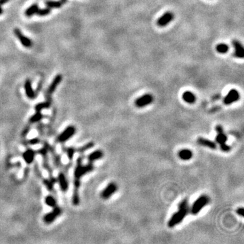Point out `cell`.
<instances>
[{"mask_svg": "<svg viewBox=\"0 0 244 244\" xmlns=\"http://www.w3.org/2000/svg\"><path fill=\"white\" fill-rule=\"evenodd\" d=\"M178 211L173 214L170 219L169 220L167 226L169 228L176 227L183 220L186 216L190 212V208L189 202L187 199H184L178 204Z\"/></svg>", "mask_w": 244, "mask_h": 244, "instance_id": "6da1fadb", "label": "cell"}, {"mask_svg": "<svg viewBox=\"0 0 244 244\" xmlns=\"http://www.w3.org/2000/svg\"><path fill=\"white\" fill-rule=\"evenodd\" d=\"M82 159V157H79L77 160V165H76L75 172H74V176H75V178L76 179H80L85 174L94 170V167L92 163L89 162L88 164L83 165Z\"/></svg>", "mask_w": 244, "mask_h": 244, "instance_id": "7a4b0ae2", "label": "cell"}, {"mask_svg": "<svg viewBox=\"0 0 244 244\" xmlns=\"http://www.w3.org/2000/svg\"><path fill=\"white\" fill-rule=\"evenodd\" d=\"M216 131L218 134L216 137V141L218 144L220 145L221 150L224 152H229L231 150V147L226 144L228 138L225 134L223 128L220 125H218L216 126Z\"/></svg>", "mask_w": 244, "mask_h": 244, "instance_id": "3957f363", "label": "cell"}, {"mask_svg": "<svg viewBox=\"0 0 244 244\" xmlns=\"http://www.w3.org/2000/svg\"><path fill=\"white\" fill-rule=\"evenodd\" d=\"M210 202V199L206 195H202L198 197L195 202L193 203V206H191L190 212L193 215H196L199 214V212L204 208L206 205L208 204Z\"/></svg>", "mask_w": 244, "mask_h": 244, "instance_id": "277c9868", "label": "cell"}, {"mask_svg": "<svg viewBox=\"0 0 244 244\" xmlns=\"http://www.w3.org/2000/svg\"><path fill=\"white\" fill-rule=\"evenodd\" d=\"M75 128L74 126H69L63 131L62 133L58 137V142L59 143H65L69 139L71 138L75 134Z\"/></svg>", "mask_w": 244, "mask_h": 244, "instance_id": "5b68a950", "label": "cell"}, {"mask_svg": "<svg viewBox=\"0 0 244 244\" xmlns=\"http://www.w3.org/2000/svg\"><path fill=\"white\" fill-rule=\"evenodd\" d=\"M62 214V210L59 207L56 206L54 208L52 211L46 214L44 217V221L46 224H51L60 214Z\"/></svg>", "mask_w": 244, "mask_h": 244, "instance_id": "8992f818", "label": "cell"}, {"mask_svg": "<svg viewBox=\"0 0 244 244\" xmlns=\"http://www.w3.org/2000/svg\"><path fill=\"white\" fill-rule=\"evenodd\" d=\"M153 101V96L150 94H147L140 96L135 100V105L137 107L141 108L150 105Z\"/></svg>", "mask_w": 244, "mask_h": 244, "instance_id": "52a82bcc", "label": "cell"}, {"mask_svg": "<svg viewBox=\"0 0 244 244\" xmlns=\"http://www.w3.org/2000/svg\"><path fill=\"white\" fill-rule=\"evenodd\" d=\"M117 190V186L115 182H110L103 191H102L100 196L102 199H107L112 196Z\"/></svg>", "mask_w": 244, "mask_h": 244, "instance_id": "ba28073f", "label": "cell"}, {"mask_svg": "<svg viewBox=\"0 0 244 244\" xmlns=\"http://www.w3.org/2000/svg\"><path fill=\"white\" fill-rule=\"evenodd\" d=\"M239 93L237 90L233 89L229 91L228 94L224 98V103L226 105H231L235 102H237L239 99Z\"/></svg>", "mask_w": 244, "mask_h": 244, "instance_id": "9c48e42d", "label": "cell"}, {"mask_svg": "<svg viewBox=\"0 0 244 244\" xmlns=\"http://www.w3.org/2000/svg\"><path fill=\"white\" fill-rule=\"evenodd\" d=\"M174 15L172 12H167L164 14H163L159 19L157 20V24L159 27H165L170 23L174 19Z\"/></svg>", "mask_w": 244, "mask_h": 244, "instance_id": "30bf717a", "label": "cell"}, {"mask_svg": "<svg viewBox=\"0 0 244 244\" xmlns=\"http://www.w3.org/2000/svg\"><path fill=\"white\" fill-rule=\"evenodd\" d=\"M14 35H15L16 38L19 40L20 43H21L22 45H23L24 47L30 48L32 46L33 44L30 39H29L26 36H25V35L22 33L21 31H20V29H18L16 28V29H14Z\"/></svg>", "mask_w": 244, "mask_h": 244, "instance_id": "8fae6325", "label": "cell"}, {"mask_svg": "<svg viewBox=\"0 0 244 244\" xmlns=\"http://www.w3.org/2000/svg\"><path fill=\"white\" fill-rule=\"evenodd\" d=\"M232 44L235 48V56L243 58L244 57V49L241 43L237 40H233Z\"/></svg>", "mask_w": 244, "mask_h": 244, "instance_id": "7c38bea8", "label": "cell"}, {"mask_svg": "<svg viewBox=\"0 0 244 244\" xmlns=\"http://www.w3.org/2000/svg\"><path fill=\"white\" fill-rule=\"evenodd\" d=\"M80 186V180L79 179H75L74 182V191L73 195L72 197V202L74 206H77L79 204V193H78V189Z\"/></svg>", "mask_w": 244, "mask_h": 244, "instance_id": "4fadbf2b", "label": "cell"}, {"mask_svg": "<svg viewBox=\"0 0 244 244\" xmlns=\"http://www.w3.org/2000/svg\"><path fill=\"white\" fill-rule=\"evenodd\" d=\"M197 143L199 145H202V146L208 147V148L211 149H216L217 148V145L216 143L214 141L210 140L209 139L205 138L203 137H199L197 139Z\"/></svg>", "mask_w": 244, "mask_h": 244, "instance_id": "5bb4252c", "label": "cell"}, {"mask_svg": "<svg viewBox=\"0 0 244 244\" xmlns=\"http://www.w3.org/2000/svg\"><path fill=\"white\" fill-rule=\"evenodd\" d=\"M62 75H57L56 76L54 79H53L52 82L51 83V84L48 87V90L47 91V94L48 95H51L52 93L54 92L56 90V87L58 86V85L59 84V83H60V81H62Z\"/></svg>", "mask_w": 244, "mask_h": 244, "instance_id": "9a60e30c", "label": "cell"}, {"mask_svg": "<svg viewBox=\"0 0 244 244\" xmlns=\"http://www.w3.org/2000/svg\"><path fill=\"white\" fill-rule=\"evenodd\" d=\"M58 180L59 185H60L61 190H62L63 192H66L68 189L69 183L67 180L66 176H65V175L63 174V172H60L58 174Z\"/></svg>", "mask_w": 244, "mask_h": 244, "instance_id": "2e32d148", "label": "cell"}, {"mask_svg": "<svg viewBox=\"0 0 244 244\" xmlns=\"http://www.w3.org/2000/svg\"><path fill=\"white\" fill-rule=\"evenodd\" d=\"M25 90L26 92V95L27 97L30 99H34L35 97V92L33 90L31 82L29 79H27L25 83Z\"/></svg>", "mask_w": 244, "mask_h": 244, "instance_id": "e0dca14e", "label": "cell"}, {"mask_svg": "<svg viewBox=\"0 0 244 244\" xmlns=\"http://www.w3.org/2000/svg\"><path fill=\"white\" fill-rule=\"evenodd\" d=\"M103 152H102L101 150L94 151V152L91 153L87 156V160H88V161L90 162V163H92V162H94V161L101 159V158L103 157Z\"/></svg>", "mask_w": 244, "mask_h": 244, "instance_id": "ac0fdd59", "label": "cell"}, {"mask_svg": "<svg viewBox=\"0 0 244 244\" xmlns=\"http://www.w3.org/2000/svg\"><path fill=\"white\" fill-rule=\"evenodd\" d=\"M35 155V152L32 149H27L23 154V157L27 164H31L34 160Z\"/></svg>", "mask_w": 244, "mask_h": 244, "instance_id": "d6986e66", "label": "cell"}, {"mask_svg": "<svg viewBox=\"0 0 244 244\" xmlns=\"http://www.w3.org/2000/svg\"><path fill=\"white\" fill-rule=\"evenodd\" d=\"M182 99L187 103L193 104L196 100V96H195L193 93L190 92V91H186L182 94Z\"/></svg>", "mask_w": 244, "mask_h": 244, "instance_id": "ffe728a7", "label": "cell"}, {"mask_svg": "<svg viewBox=\"0 0 244 244\" xmlns=\"http://www.w3.org/2000/svg\"><path fill=\"white\" fill-rule=\"evenodd\" d=\"M178 157L182 160H189L193 157V153L189 149H182L178 152Z\"/></svg>", "mask_w": 244, "mask_h": 244, "instance_id": "44dd1931", "label": "cell"}, {"mask_svg": "<svg viewBox=\"0 0 244 244\" xmlns=\"http://www.w3.org/2000/svg\"><path fill=\"white\" fill-rule=\"evenodd\" d=\"M39 9L38 5L37 3H34V4L31 5L29 8H28L25 11V15L28 16V17H31L33 15L36 14L37 11Z\"/></svg>", "mask_w": 244, "mask_h": 244, "instance_id": "7402d4cb", "label": "cell"}, {"mask_svg": "<svg viewBox=\"0 0 244 244\" xmlns=\"http://www.w3.org/2000/svg\"><path fill=\"white\" fill-rule=\"evenodd\" d=\"M45 3L48 8H59L63 5V3L60 1H50V0H48L46 1Z\"/></svg>", "mask_w": 244, "mask_h": 244, "instance_id": "603a6c76", "label": "cell"}, {"mask_svg": "<svg viewBox=\"0 0 244 244\" xmlns=\"http://www.w3.org/2000/svg\"><path fill=\"white\" fill-rule=\"evenodd\" d=\"M50 105H51V102H50V101L41 102V103L38 104V105L35 106V111H36V112H41V111H42L43 109L49 108L50 107Z\"/></svg>", "mask_w": 244, "mask_h": 244, "instance_id": "cb8c5ba5", "label": "cell"}, {"mask_svg": "<svg viewBox=\"0 0 244 244\" xmlns=\"http://www.w3.org/2000/svg\"><path fill=\"white\" fill-rule=\"evenodd\" d=\"M45 203L46 205L51 207V208H55L56 206V201L54 197L52 195H48L46 197Z\"/></svg>", "mask_w": 244, "mask_h": 244, "instance_id": "d4e9b609", "label": "cell"}, {"mask_svg": "<svg viewBox=\"0 0 244 244\" xmlns=\"http://www.w3.org/2000/svg\"><path fill=\"white\" fill-rule=\"evenodd\" d=\"M43 117H44V116H43L42 113L36 112L35 115L31 116V118L29 119V123H30V124H35V123L39 122L40 121L42 120Z\"/></svg>", "mask_w": 244, "mask_h": 244, "instance_id": "484cf974", "label": "cell"}, {"mask_svg": "<svg viewBox=\"0 0 244 244\" xmlns=\"http://www.w3.org/2000/svg\"><path fill=\"white\" fill-rule=\"evenodd\" d=\"M229 48L228 45H227V44H218L216 47V51L218 53H220V54L227 53V52L229 51Z\"/></svg>", "mask_w": 244, "mask_h": 244, "instance_id": "4316f807", "label": "cell"}, {"mask_svg": "<svg viewBox=\"0 0 244 244\" xmlns=\"http://www.w3.org/2000/svg\"><path fill=\"white\" fill-rule=\"evenodd\" d=\"M94 146V143L93 142H90L87 143L86 145H85L84 146L80 147L79 149H77L76 151H77L79 153H84L85 151H86L87 150L90 149L92 148Z\"/></svg>", "mask_w": 244, "mask_h": 244, "instance_id": "83f0119b", "label": "cell"}, {"mask_svg": "<svg viewBox=\"0 0 244 244\" xmlns=\"http://www.w3.org/2000/svg\"><path fill=\"white\" fill-rule=\"evenodd\" d=\"M50 12H51V9H50V8H44V9H38L35 14H37V15L40 16H45L50 14Z\"/></svg>", "mask_w": 244, "mask_h": 244, "instance_id": "f1b7e54d", "label": "cell"}, {"mask_svg": "<svg viewBox=\"0 0 244 244\" xmlns=\"http://www.w3.org/2000/svg\"><path fill=\"white\" fill-rule=\"evenodd\" d=\"M43 182H44V184H45V186L46 187H47V189H48V191H52L53 190V184L54 182L52 181L51 180H47V179H44L43 180Z\"/></svg>", "mask_w": 244, "mask_h": 244, "instance_id": "f546056e", "label": "cell"}, {"mask_svg": "<svg viewBox=\"0 0 244 244\" xmlns=\"http://www.w3.org/2000/svg\"><path fill=\"white\" fill-rule=\"evenodd\" d=\"M76 151L75 149L73 148V147H71V148H69L67 149V155L69 157V159L70 160L73 159V155L75 153V152Z\"/></svg>", "mask_w": 244, "mask_h": 244, "instance_id": "4dcf8cb0", "label": "cell"}, {"mask_svg": "<svg viewBox=\"0 0 244 244\" xmlns=\"http://www.w3.org/2000/svg\"><path fill=\"white\" fill-rule=\"evenodd\" d=\"M26 143H27V144H28V145H32L38 144V143H40V139H38V138H33V139L29 140H27Z\"/></svg>", "mask_w": 244, "mask_h": 244, "instance_id": "1f68e13d", "label": "cell"}, {"mask_svg": "<svg viewBox=\"0 0 244 244\" xmlns=\"http://www.w3.org/2000/svg\"><path fill=\"white\" fill-rule=\"evenodd\" d=\"M243 213H244V210L243 208H239L237 210V214L238 215H239L240 216L243 217Z\"/></svg>", "mask_w": 244, "mask_h": 244, "instance_id": "d6a6232c", "label": "cell"}, {"mask_svg": "<svg viewBox=\"0 0 244 244\" xmlns=\"http://www.w3.org/2000/svg\"><path fill=\"white\" fill-rule=\"evenodd\" d=\"M29 130H30V128H29V126H27V127L25 128V129L23 130V133H22V135L23 136H25L27 134H28L29 133Z\"/></svg>", "mask_w": 244, "mask_h": 244, "instance_id": "836d02e7", "label": "cell"}, {"mask_svg": "<svg viewBox=\"0 0 244 244\" xmlns=\"http://www.w3.org/2000/svg\"><path fill=\"white\" fill-rule=\"evenodd\" d=\"M9 1H10V0H0V6L3 4H5V3L8 2Z\"/></svg>", "mask_w": 244, "mask_h": 244, "instance_id": "e575fe53", "label": "cell"}, {"mask_svg": "<svg viewBox=\"0 0 244 244\" xmlns=\"http://www.w3.org/2000/svg\"><path fill=\"white\" fill-rule=\"evenodd\" d=\"M2 13H3V10H2V8H1V6H0V15H1Z\"/></svg>", "mask_w": 244, "mask_h": 244, "instance_id": "d590c367", "label": "cell"}, {"mask_svg": "<svg viewBox=\"0 0 244 244\" xmlns=\"http://www.w3.org/2000/svg\"><path fill=\"white\" fill-rule=\"evenodd\" d=\"M61 2H62L63 3H66L67 2V0H61Z\"/></svg>", "mask_w": 244, "mask_h": 244, "instance_id": "8d00e7d4", "label": "cell"}]
</instances>
